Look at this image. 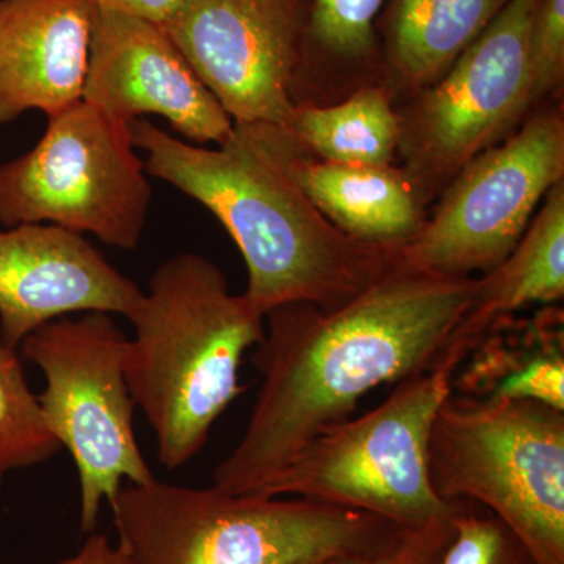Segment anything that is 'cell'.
I'll list each match as a JSON object with an SVG mask.
<instances>
[{
	"mask_svg": "<svg viewBox=\"0 0 564 564\" xmlns=\"http://www.w3.org/2000/svg\"><path fill=\"white\" fill-rule=\"evenodd\" d=\"M475 285L477 278L395 265L333 310L269 311L251 358L261 391L239 444L215 467V488L261 491L317 434L351 417L366 393L443 361Z\"/></svg>",
	"mask_w": 564,
	"mask_h": 564,
	"instance_id": "6da1fadb",
	"label": "cell"
},
{
	"mask_svg": "<svg viewBox=\"0 0 564 564\" xmlns=\"http://www.w3.org/2000/svg\"><path fill=\"white\" fill-rule=\"evenodd\" d=\"M144 169L215 215L248 269L245 296L263 315L289 303L333 310L391 272L397 250L345 236L311 203L289 169L284 126L236 124L218 150L131 122Z\"/></svg>",
	"mask_w": 564,
	"mask_h": 564,
	"instance_id": "7a4b0ae2",
	"label": "cell"
},
{
	"mask_svg": "<svg viewBox=\"0 0 564 564\" xmlns=\"http://www.w3.org/2000/svg\"><path fill=\"white\" fill-rule=\"evenodd\" d=\"M263 315L234 295L217 263L181 252L151 274L143 304L131 322L124 375L169 470L192 462L214 423L245 391V352L263 337Z\"/></svg>",
	"mask_w": 564,
	"mask_h": 564,
	"instance_id": "3957f363",
	"label": "cell"
},
{
	"mask_svg": "<svg viewBox=\"0 0 564 564\" xmlns=\"http://www.w3.org/2000/svg\"><path fill=\"white\" fill-rule=\"evenodd\" d=\"M132 564H323L372 547L397 527L317 500L163 484L122 485L110 503Z\"/></svg>",
	"mask_w": 564,
	"mask_h": 564,
	"instance_id": "277c9868",
	"label": "cell"
},
{
	"mask_svg": "<svg viewBox=\"0 0 564 564\" xmlns=\"http://www.w3.org/2000/svg\"><path fill=\"white\" fill-rule=\"evenodd\" d=\"M426 466L444 502L481 505L536 564H564V411L451 392L433 421Z\"/></svg>",
	"mask_w": 564,
	"mask_h": 564,
	"instance_id": "5b68a950",
	"label": "cell"
},
{
	"mask_svg": "<svg viewBox=\"0 0 564 564\" xmlns=\"http://www.w3.org/2000/svg\"><path fill=\"white\" fill-rule=\"evenodd\" d=\"M458 364L395 384L383 403L329 426L299 452L256 496L300 497L417 529L451 513L430 484L426 452L437 410L452 392Z\"/></svg>",
	"mask_w": 564,
	"mask_h": 564,
	"instance_id": "8992f818",
	"label": "cell"
},
{
	"mask_svg": "<svg viewBox=\"0 0 564 564\" xmlns=\"http://www.w3.org/2000/svg\"><path fill=\"white\" fill-rule=\"evenodd\" d=\"M128 343L110 314L85 313L40 326L18 348L46 378L39 402L76 466L85 533L96 529L102 503L110 505L124 481L147 485L155 478L133 430Z\"/></svg>",
	"mask_w": 564,
	"mask_h": 564,
	"instance_id": "52a82bcc",
	"label": "cell"
},
{
	"mask_svg": "<svg viewBox=\"0 0 564 564\" xmlns=\"http://www.w3.org/2000/svg\"><path fill=\"white\" fill-rule=\"evenodd\" d=\"M131 126L80 101L47 118L31 151L0 165V225L61 226L133 251L152 202Z\"/></svg>",
	"mask_w": 564,
	"mask_h": 564,
	"instance_id": "ba28073f",
	"label": "cell"
},
{
	"mask_svg": "<svg viewBox=\"0 0 564 564\" xmlns=\"http://www.w3.org/2000/svg\"><path fill=\"white\" fill-rule=\"evenodd\" d=\"M562 181L563 107H545L452 177L432 217L397 250V267L455 278L491 272Z\"/></svg>",
	"mask_w": 564,
	"mask_h": 564,
	"instance_id": "9c48e42d",
	"label": "cell"
},
{
	"mask_svg": "<svg viewBox=\"0 0 564 564\" xmlns=\"http://www.w3.org/2000/svg\"><path fill=\"white\" fill-rule=\"evenodd\" d=\"M540 0H510L443 76L399 113L403 173L422 202L532 109L529 33Z\"/></svg>",
	"mask_w": 564,
	"mask_h": 564,
	"instance_id": "30bf717a",
	"label": "cell"
},
{
	"mask_svg": "<svg viewBox=\"0 0 564 564\" xmlns=\"http://www.w3.org/2000/svg\"><path fill=\"white\" fill-rule=\"evenodd\" d=\"M311 11L313 0H184L161 25L236 124L288 128Z\"/></svg>",
	"mask_w": 564,
	"mask_h": 564,
	"instance_id": "8fae6325",
	"label": "cell"
},
{
	"mask_svg": "<svg viewBox=\"0 0 564 564\" xmlns=\"http://www.w3.org/2000/svg\"><path fill=\"white\" fill-rule=\"evenodd\" d=\"M82 101L124 124L158 115L195 144H220L234 128L161 24L96 3Z\"/></svg>",
	"mask_w": 564,
	"mask_h": 564,
	"instance_id": "7c38bea8",
	"label": "cell"
},
{
	"mask_svg": "<svg viewBox=\"0 0 564 564\" xmlns=\"http://www.w3.org/2000/svg\"><path fill=\"white\" fill-rule=\"evenodd\" d=\"M143 299L140 285L82 234L46 223L0 231V339L10 348L69 314L132 322Z\"/></svg>",
	"mask_w": 564,
	"mask_h": 564,
	"instance_id": "4fadbf2b",
	"label": "cell"
},
{
	"mask_svg": "<svg viewBox=\"0 0 564 564\" xmlns=\"http://www.w3.org/2000/svg\"><path fill=\"white\" fill-rule=\"evenodd\" d=\"M93 0H0V124L82 101Z\"/></svg>",
	"mask_w": 564,
	"mask_h": 564,
	"instance_id": "5bb4252c",
	"label": "cell"
},
{
	"mask_svg": "<svg viewBox=\"0 0 564 564\" xmlns=\"http://www.w3.org/2000/svg\"><path fill=\"white\" fill-rule=\"evenodd\" d=\"M289 169L323 217L358 242L399 250L425 221V203L397 166L315 161L293 135Z\"/></svg>",
	"mask_w": 564,
	"mask_h": 564,
	"instance_id": "9a60e30c",
	"label": "cell"
},
{
	"mask_svg": "<svg viewBox=\"0 0 564 564\" xmlns=\"http://www.w3.org/2000/svg\"><path fill=\"white\" fill-rule=\"evenodd\" d=\"M564 296V181L545 195L514 250L491 272L477 278L473 300L452 334L444 356L464 359L497 323L533 304Z\"/></svg>",
	"mask_w": 564,
	"mask_h": 564,
	"instance_id": "2e32d148",
	"label": "cell"
},
{
	"mask_svg": "<svg viewBox=\"0 0 564 564\" xmlns=\"http://www.w3.org/2000/svg\"><path fill=\"white\" fill-rule=\"evenodd\" d=\"M452 392L486 402L532 400L564 411L562 311L497 323L456 370Z\"/></svg>",
	"mask_w": 564,
	"mask_h": 564,
	"instance_id": "e0dca14e",
	"label": "cell"
},
{
	"mask_svg": "<svg viewBox=\"0 0 564 564\" xmlns=\"http://www.w3.org/2000/svg\"><path fill=\"white\" fill-rule=\"evenodd\" d=\"M510 0H392L386 66L403 90L430 87L454 65Z\"/></svg>",
	"mask_w": 564,
	"mask_h": 564,
	"instance_id": "ac0fdd59",
	"label": "cell"
},
{
	"mask_svg": "<svg viewBox=\"0 0 564 564\" xmlns=\"http://www.w3.org/2000/svg\"><path fill=\"white\" fill-rule=\"evenodd\" d=\"M288 129L325 162L393 165L399 151V111L383 85H364L334 106L299 102Z\"/></svg>",
	"mask_w": 564,
	"mask_h": 564,
	"instance_id": "d6986e66",
	"label": "cell"
},
{
	"mask_svg": "<svg viewBox=\"0 0 564 564\" xmlns=\"http://www.w3.org/2000/svg\"><path fill=\"white\" fill-rule=\"evenodd\" d=\"M61 452L25 377L20 350L0 339V486L10 474L40 466Z\"/></svg>",
	"mask_w": 564,
	"mask_h": 564,
	"instance_id": "ffe728a7",
	"label": "cell"
},
{
	"mask_svg": "<svg viewBox=\"0 0 564 564\" xmlns=\"http://www.w3.org/2000/svg\"><path fill=\"white\" fill-rule=\"evenodd\" d=\"M384 0H313L311 50L367 65L377 54L375 20Z\"/></svg>",
	"mask_w": 564,
	"mask_h": 564,
	"instance_id": "44dd1931",
	"label": "cell"
},
{
	"mask_svg": "<svg viewBox=\"0 0 564 564\" xmlns=\"http://www.w3.org/2000/svg\"><path fill=\"white\" fill-rule=\"evenodd\" d=\"M455 536L441 564H536L522 541L491 511L455 500Z\"/></svg>",
	"mask_w": 564,
	"mask_h": 564,
	"instance_id": "7402d4cb",
	"label": "cell"
},
{
	"mask_svg": "<svg viewBox=\"0 0 564 564\" xmlns=\"http://www.w3.org/2000/svg\"><path fill=\"white\" fill-rule=\"evenodd\" d=\"M455 511L456 505L451 513L429 524L395 530L381 543L328 564H441L455 536Z\"/></svg>",
	"mask_w": 564,
	"mask_h": 564,
	"instance_id": "603a6c76",
	"label": "cell"
},
{
	"mask_svg": "<svg viewBox=\"0 0 564 564\" xmlns=\"http://www.w3.org/2000/svg\"><path fill=\"white\" fill-rule=\"evenodd\" d=\"M529 73L533 106L562 88L564 79V0H540L529 33Z\"/></svg>",
	"mask_w": 564,
	"mask_h": 564,
	"instance_id": "cb8c5ba5",
	"label": "cell"
},
{
	"mask_svg": "<svg viewBox=\"0 0 564 564\" xmlns=\"http://www.w3.org/2000/svg\"><path fill=\"white\" fill-rule=\"evenodd\" d=\"M96 6L158 22L169 20L184 0H93Z\"/></svg>",
	"mask_w": 564,
	"mask_h": 564,
	"instance_id": "d4e9b609",
	"label": "cell"
},
{
	"mask_svg": "<svg viewBox=\"0 0 564 564\" xmlns=\"http://www.w3.org/2000/svg\"><path fill=\"white\" fill-rule=\"evenodd\" d=\"M57 564H132V562L120 545L110 543L107 534L93 533L76 555Z\"/></svg>",
	"mask_w": 564,
	"mask_h": 564,
	"instance_id": "484cf974",
	"label": "cell"
},
{
	"mask_svg": "<svg viewBox=\"0 0 564 564\" xmlns=\"http://www.w3.org/2000/svg\"><path fill=\"white\" fill-rule=\"evenodd\" d=\"M329 563V562H328ZM328 563H323V564H328Z\"/></svg>",
	"mask_w": 564,
	"mask_h": 564,
	"instance_id": "4316f807",
	"label": "cell"
}]
</instances>
